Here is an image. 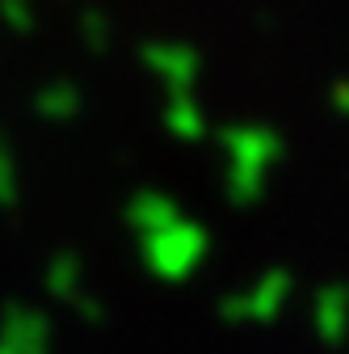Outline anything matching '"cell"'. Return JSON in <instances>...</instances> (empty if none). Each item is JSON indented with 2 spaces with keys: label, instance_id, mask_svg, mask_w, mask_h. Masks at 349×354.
Masks as SVG:
<instances>
[{
  "label": "cell",
  "instance_id": "13",
  "mask_svg": "<svg viewBox=\"0 0 349 354\" xmlns=\"http://www.w3.org/2000/svg\"><path fill=\"white\" fill-rule=\"evenodd\" d=\"M328 102H332V110H337V114H345V118H349V80H337V84L328 88Z\"/></svg>",
  "mask_w": 349,
  "mask_h": 354
},
{
  "label": "cell",
  "instance_id": "10",
  "mask_svg": "<svg viewBox=\"0 0 349 354\" xmlns=\"http://www.w3.org/2000/svg\"><path fill=\"white\" fill-rule=\"evenodd\" d=\"M17 194H21V177H17V160H13V148L0 140V207H17Z\"/></svg>",
  "mask_w": 349,
  "mask_h": 354
},
{
  "label": "cell",
  "instance_id": "8",
  "mask_svg": "<svg viewBox=\"0 0 349 354\" xmlns=\"http://www.w3.org/2000/svg\"><path fill=\"white\" fill-rule=\"evenodd\" d=\"M34 114L42 122H51V127H63L80 114V88L72 80H55L47 88H38L34 93Z\"/></svg>",
  "mask_w": 349,
  "mask_h": 354
},
{
  "label": "cell",
  "instance_id": "2",
  "mask_svg": "<svg viewBox=\"0 0 349 354\" xmlns=\"http://www.w3.org/2000/svg\"><path fill=\"white\" fill-rule=\"evenodd\" d=\"M135 241H139V257L148 266V274H156L164 283H186L206 261V249H210L206 228L198 219H190L186 211L160 219L148 232H135Z\"/></svg>",
  "mask_w": 349,
  "mask_h": 354
},
{
  "label": "cell",
  "instance_id": "6",
  "mask_svg": "<svg viewBox=\"0 0 349 354\" xmlns=\"http://www.w3.org/2000/svg\"><path fill=\"white\" fill-rule=\"evenodd\" d=\"M312 321H316V333L324 342H341L349 333V287L345 283L320 287L316 308H312Z\"/></svg>",
  "mask_w": 349,
  "mask_h": 354
},
{
  "label": "cell",
  "instance_id": "4",
  "mask_svg": "<svg viewBox=\"0 0 349 354\" xmlns=\"http://www.w3.org/2000/svg\"><path fill=\"white\" fill-rule=\"evenodd\" d=\"M139 55H143V68L164 84V93H194L198 72H202V55L190 42L160 38V42H148Z\"/></svg>",
  "mask_w": 349,
  "mask_h": 354
},
{
  "label": "cell",
  "instance_id": "3",
  "mask_svg": "<svg viewBox=\"0 0 349 354\" xmlns=\"http://www.w3.org/2000/svg\"><path fill=\"white\" fill-rule=\"evenodd\" d=\"M290 295H295V274L286 266H270L244 291H228L219 299V321L223 325H270V321H278Z\"/></svg>",
  "mask_w": 349,
  "mask_h": 354
},
{
  "label": "cell",
  "instance_id": "5",
  "mask_svg": "<svg viewBox=\"0 0 349 354\" xmlns=\"http://www.w3.org/2000/svg\"><path fill=\"white\" fill-rule=\"evenodd\" d=\"M0 350L5 354H51L55 333H51L47 313H38V308L21 299H9L0 308Z\"/></svg>",
  "mask_w": 349,
  "mask_h": 354
},
{
  "label": "cell",
  "instance_id": "12",
  "mask_svg": "<svg viewBox=\"0 0 349 354\" xmlns=\"http://www.w3.org/2000/svg\"><path fill=\"white\" fill-rule=\"evenodd\" d=\"M0 21H5L13 34L34 30V0H0Z\"/></svg>",
  "mask_w": 349,
  "mask_h": 354
},
{
  "label": "cell",
  "instance_id": "7",
  "mask_svg": "<svg viewBox=\"0 0 349 354\" xmlns=\"http://www.w3.org/2000/svg\"><path fill=\"white\" fill-rule=\"evenodd\" d=\"M164 127H168V136H177L186 144L202 140L206 136V114L198 106V93H168V102H164Z\"/></svg>",
  "mask_w": 349,
  "mask_h": 354
},
{
  "label": "cell",
  "instance_id": "1",
  "mask_svg": "<svg viewBox=\"0 0 349 354\" xmlns=\"http://www.w3.org/2000/svg\"><path fill=\"white\" fill-rule=\"evenodd\" d=\"M223 156H228V173H223V194L236 207H252L266 194L270 169L286 156V144L274 127L261 122H240V127H223Z\"/></svg>",
  "mask_w": 349,
  "mask_h": 354
},
{
  "label": "cell",
  "instance_id": "11",
  "mask_svg": "<svg viewBox=\"0 0 349 354\" xmlns=\"http://www.w3.org/2000/svg\"><path fill=\"white\" fill-rule=\"evenodd\" d=\"M80 38L89 51H110V17L97 9H84L80 13Z\"/></svg>",
  "mask_w": 349,
  "mask_h": 354
},
{
  "label": "cell",
  "instance_id": "9",
  "mask_svg": "<svg viewBox=\"0 0 349 354\" xmlns=\"http://www.w3.org/2000/svg\"><path fill=\"white\" fill-rule=\"evenodd\" d=\"M42 287H47V295L63 299V304H76L84 295V266L76 253H55L47 261V274H42Z\"/></svg>",
  "mask_w": 349,
  "mask_h": 354
}]
</instances>
